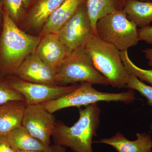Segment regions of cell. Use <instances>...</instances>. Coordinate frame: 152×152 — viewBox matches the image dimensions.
Returning a JSON list of instances; mask_svg holds the SVG:
<instances>
[{
	"label": "cell",
	"mask_w": 152,
	"mask_h": 152,
	"mask_svg": "<svg viewBox=\"0 0 152 152\" xmlns=\"http://www.w3.org/2000/svg\"><path fill=\"white\" fill-rule=\"evenodd\" d=\"M56 122L53 113L42 104L26 106L22 126L47 146L51 145L50 138Z\"/></svg>",
	"instance_id": "cell-9"
},
{
	"label": "cell",
	"mask_w": 152,
	"mask_h": 152,
	"mask_svg": "<svg viewBox=\"0 0 152 152\" xmlns=\"http://www.w3.org/2000/svg\"><path fill=\"white\" fill-rule=\"evenodd\" d=\"M14 101H24L20 93L11 88L5 79L0 76V105Z\"/></svg>",
	"instance_id": "cell-22"
},
{
	"label": "cell",
	"mask_w": 152,
	"mask_h": 152,
	"mask_svg": "<svg viewBox=\"0 0 152 152\" xmlns=\"http://www.w3.org/2000/svg\"><path fill=\"white\" fill-rule=\"evenodd\" d=\"M1 3L3 10L17 25L26 16L22 0H1Z\"/></svg>",
	"instance_id": "cell-20"
},
{
	"label": "cell",
	"mask_w": 152,
	"mask_h": 152,
	"mask_svg": "<svg viewBox=\"0 0 152 152\" xmlns=\"http://www.w3.org/2000/svg\"><path fill=\"white\" fill-rule=\"evenodd\" d=\"M65 0H37L25 17L27 26L33 29L42 28L49 16Z\"/></svg>",
	"instance_id": "cell-15"
},
{
	"label": "cell",
	"mask_w": 152,
	"mask_h": 152,
	"mask_svg": "<svg viewBox=\"0 0 152 152\" xmlns=\"http://www.w3.org/2000/svg\"><path fill=\"white\" fill-rule=\"evenodd\" d=\"M150 129H151V130L152 132V122L151 124V126H150Z\"/></svg>",
	"instance_id": "cell-31"
},
{
	"label": "cell",
	"mask_w": 152,
	"mask_h": 152,
	"mask_svg": "<svg viewBox=\"0 0 152 152\" xmlns=\"http://www.w3.org/2000/svg\"><path fill=\"white\" fill-rule=\"evenodd\" d=\"M138 1L144 2H152V0H138Z\"/></svg>",
	"instance_id": "cell-30"
},
{
	"label": "cell",
	"mask_w": 152,
	"mask_h": 152,
	"mask_svg": "<svg viewBox=\"0 0 152 152\" xmlns=\"http://www.w3.org/2000/svg\"><path fill=\"white\" fill-rule=\"evenodd\" d=\"M101 112L97 103L91 104L80 109L79 120L72 126L56 121L52 135L54 144L75 152H94L93 139L97 136Z\"/></svg>",
	"instance_id": "cell-2"
},
{
	"label": "cell",
	"mask_w": 152,
	"mask_h": 152,
	"mask_svg": "<svg viewBox=\"0 0 152 152\" xmlns=\"http://www.w3.org/2000/svg\"><path fill=\"white\" fill-rule=\"evenodd\" d=\"M57 85L77 83L110 86L108 81L95 68L85 47L75 50L63 61L55 72Z\"/></svg>",
	"instance_id": "cell-4"
},
{
	"label": "cell",
	"mask_w": 152,
	"mask_h": 152,
	"mask_svg": "<svg viewBox=\"0 0 152 152\" xmlns=\"http://www.w3.org/2000/svg\"><path fill=\"white\" fill-rule=\"evenodd\" d=\"M86 0H65L49 16L42 28L41 35L58 34Z\"/></svg>",
	"instance_id": "cell-13"
},
{
	"label": "cell",
	"mask_w": 152,
	"mask_h": 152,
	"mask_svg": "<svg viewBox=\"0 0 152 152\" xmlns=\"http://www.w3.org/2000/svg\"><path fill=\"white\" fill-rule=\"evenodd\" d=\"M57 34L66 47L68 55L75 50L86 46L96 34L88 14L86 1Z\"/></svg>",
	"instance_id": "cell-7"
},
{
	"label": "cell",
	"mask_w": 152,
	"mask_h": 152,
	"mask_svg": "<svg viewBox=\"0 0 152 152\" xmlns=\"http://www.w3.org/2000/svg\"><path fill=\"white\" fill-rule=\"evenodd\" d=\"M26 104L24 101H14L0 105V135H7L22 126Z\"/></svg>",
	"instance_id": "cell-14"
},
{
	"label": "cell",
	"mask_w": 152,
	"mask_h": 152,
	"mask_svg": "<svg viewBox=\"0 0 152 152\" xmlns=\"http://www.w3.org/2000/svg\"><path fill=\"white\" fill-rule=\"evenodd\" d=\"M124 11L128 18L140 28L152 22V2L126 0Z\"/></svg>",
	"instance_id": "cell-18"
},
{
	"label": "cell",
	"mask_w": 152,
	"mask_h": 152,
	"mask_svg": "<svg viewBox=\"0 0 152 152\" xmlns=\"http://www.w3.org/2000/svg\"><path fill=\"white\" fill-rule=\"evenodd\" d=\"M146 152H152V149L150 150V151H147Z\"/></svg>",
	"instance_id": "cell-32"
},
{
	"label": "cell",
	"mask_w": 152,
	"mask_h": 152,
	"mask_svg": "<svg viewBox=\"0 0 152 152\" xmlns=\"http://www.w3.org/2000/svg\"><path fill=\"white\" fill-rule=\"evenodd\" d=\"M3 24L0 31V76L15 75L24 60L36 52L42 37L28 34L3 10Z\"/></svg>",
	"instance_id": "cell-1"
},
{
	"label": "cell",
	"mask_w": 152,
	"mask_h": 152,
	"mask_svg": "<svg viewBox=\"0 0 152 152\" xmlns=\"http://www.w3.org/2000/svg\"><path fill=\"white\" fill-rule=\"evenodd\" d=\"M55 75V71L46 64L35 52L24 60L14 76L31 83L57 85Z\"/></svg>",
	"instance_id": "cell-10"
},
{
	"label": "cell",
	"mask_w": 152,
	"mask_h": 152,
	"mask_svg": "<svg viewBox=\"0 0 152 152\" xmlns=\"http://www.w3.org/2000/svg\"><path fill=\"white\" fill-rule=\"evenodd\" d=\"M126 88L137 91L146 98L149 105L152 106V86L145 84L135 76L130 73L127 80Z\"/></svg>",
	"instance_id": "cell-21"
},
{
	"label": "cell",
	"mask_w": 152,
	"mask_h": 152,
	"mask_svg": "<svg viewBox=\"0 0 152 152\" xmlns=\"http://www.w3.org/2000/svg\"><path fill=\"white\" fill-rule=\"evenodd\" d=\"M7 77L5 80L9 86L23 96L26 105L41 104L57 99L72 91L79 86L42 84L26 81L14 75Z\"/></svg>",
	"instance_id": "cell-8"
},
{
	"label": "cell",
	"mask_w": 152,
	"mask_h": 152,
	"mask_svg": "<svg viewBox=\"0 0 152 152\" xmlns=\"http://www.w3.org/2000/svg\"><path fill=\"white\" fill-rule=\"evenodd\" d=\"M121 54L122 61L129 73L135 76L142 81L152 85V69H145L136 65L130 58L127 50L121 51Z\"/></svg>",
	"instance_id": "cell-19"
},
{
	"label": "cell",
	"mask_w": 152,
	"mask_h": 152,
	"mask_svg": "<svg viewBox=\"0 0 152 152\" xmlns=\"http://www.w3.org/2000/svg\"><path fill=\"white\" fill-rule=\"evenodd\" d=\"M9 143L15 151H48L49 146L32 135L23 126L15 129L7 135Z\"/></svg>",
	"instance_id": "cell-16"
},
{
	"label": "cell",
	"mask_w": 152,
	"mask_h": 152,
	"mask_svg": "<svg viewBox=\"0 0 152 152\" xmlns=\"http://www.w3.org/2000/svg\"><path fill=\"white\" fill-rule=\"evenodd\" d=\"M126 0H86L88 14L96 32L97 22L109 14L124 10Z\"/></svg>",
	"instance_id": "cell-17"
},
{
	"label": "cell",
	"mask_w": 152,
	"mask_h": 152,
	"mask_svg": "<svg viewBox=\"0 0 152 152\" xmlns=\"http://www.w3.org/2000/svg\"><path fill=\"white\" fill-rule=\"evenodd\" d=\"M96 34L120 51L128 50L139 42L137 26L128 18L124 10L100 19L96 24Z\"/></svg>",
	"instance_id": "cell-6"
},
{
	"label": "cell",
	"mask_w": 152,
	"mask_h": 152,
	"mask_svg": "<svg viewBox=\"0 0 152 152\" xmlns=\"http://www.w3.org/2000/svg\"><path fill=\"white\" fill-rule=\"evenodd\" d=\"M42 36L36 53L46 64L56 72L67 57V50L58 34L51 33Z\"/></svg>",
	"instance_id": "cell-11"
},
{
	"label": "cell",
	"mask_w": 152,
	"mask_h": 152,
	"mask_svg": "<svg viewBox=\"0 0 152 152\" xmlns=\"http://www.w3.org/2000/svg\"><path fill=\"white\" fill-rule=\"evenodd\" d=\"M48 152H66V147L54 144L49 147Z\"/></svg>",
	"instance_id": "cell-25"
},
{
	"label": "cell",
	"mask_w": 152,
	"mask_h": 152,
	"mask_svg": "<svg viewBox=\"0 0 152 152\" xmlns=\"http://www.w3.org/2000/svg\"><path fill=\"white\" fill-rule=\"evenodd\" d=\"M136 137L135 140H130L122 133L118 132L111 137L101 139L94 142L111 146L118 152H146L152 149L151 135L145 132L137 133Z\"/></svg>",
	"instance_id": "cell-12"
},
{
	"label": "cell",
	"mask_w": 152,
	"mask_h": 152,
	"mask_svg": "<svg viewBox=\"0 0 152 152\" xmlns=\"http://www.w3.org/2000/svg\"><path fill=\"white\" fill-rule=\"evenodd\" d=\"M142 52L144 53L146 58L148 60V64L152 67V48L143 50Z\"/></svg>",
	"instance_id": "cell-26"
},
{
	"label": "cell",
	"mask_w": 152,
	"mask_h": 152,
	"mask_svg": "<svg viewBox=\"0 0 152 152\" xmlns=\"http://www.w3.org/2000/svg\"><path fill=\"white\" fill-rule=\"evenodd\" d=\"M3 24V15L1 0H0V28L1 30Z\"/></svg>",
	"instance_id": "cell-27"
},
{
	"label": "cell",
	"mask_w": 152,
	"mask_h": 152,
	"mask_svg": "<svg viewBox=\"0 0 152 152\" xmlns=\"http://www.w3.org/2000/svg\"><path fill=\"white\" fill-rule=\"evenodd\" d=\"M134 91L129 89L121 93L103 92L89 83H82L75 89L57 99L41 104L49 112L53 113L62 109L87 106L99 102H120L126 104L135 100Z\"/></svg>",
	"instance_id": "cell-5"
},
{
	"label": "cell",
	"mask_w": 152,
	"mask_h": 152,
	"mask_svg": "<svg viewBox=\"0 0 152 152\" xmlns=\"http://www.w3.org/2000/svg\"><path fill=\"white\" fill-rule=\"evenodd\" d=\"M16 152H48V151H22V150H18V151H16Z\"/></svg>",
	"instance_id": "cell-29"
},
{
	"label": "cell",
	"mask_w": 152,
	"mask_h": 152,
	"mask_svg": "<svg viewBox=\"0 0 152 152\" xmlns=\"http://www.w3.org/2000/svg\"><path fill=\"white\" fill-rule=\"evenodd\" d=\"M0 152H16L9 143L7 135H0Z\"/></svg>",
	"instance_id": "cell-24"
},
{
	"label": "cell",
	"mask_w": 152,
	"mask_h": 152,
	"mask_svg": "<svg viewBox=\"0 0 152 152\" xmlns=\"http://www.w3.org/2000/svg\"><path fill=\"white\" fill-rule=\"evenodd\" d=\"M35 0H22L23 4L25 9L28 7Z\"/></svg>",
	"instance_id": "cell-28"
},
{
	"label": "cell",
	"mask_w": 152,
	"mask_h": 152,
	"mask_svg": "<svg viewBox=\"0 0 152 152\" xmlns=\"http://www.w3.org/2000/svg\"><path fill=\"white\" fill-rule=\"evenodd\" d=\"M85 48L95 68L108 80L110 86L118 88H126L130 73L122 61L120 50L96 34Z\"/></svg>",
	"instance_id": "cell-3"
},
{
	"label": "cell",
	"mask_w": 152,
	"mask_h": 152,
	"mask_svg": "<svg viewBox=\"0 0 152 152\" xmlns=\"http://www.w3.org/2000/svg\"><path fill=\"white\" fill-rule=\"evenodd\" d=\"M138 39L152 45V26L149 25L139 29Z\"/></svg>",
	"instance_id": "cell-23"
}]
</instances>
